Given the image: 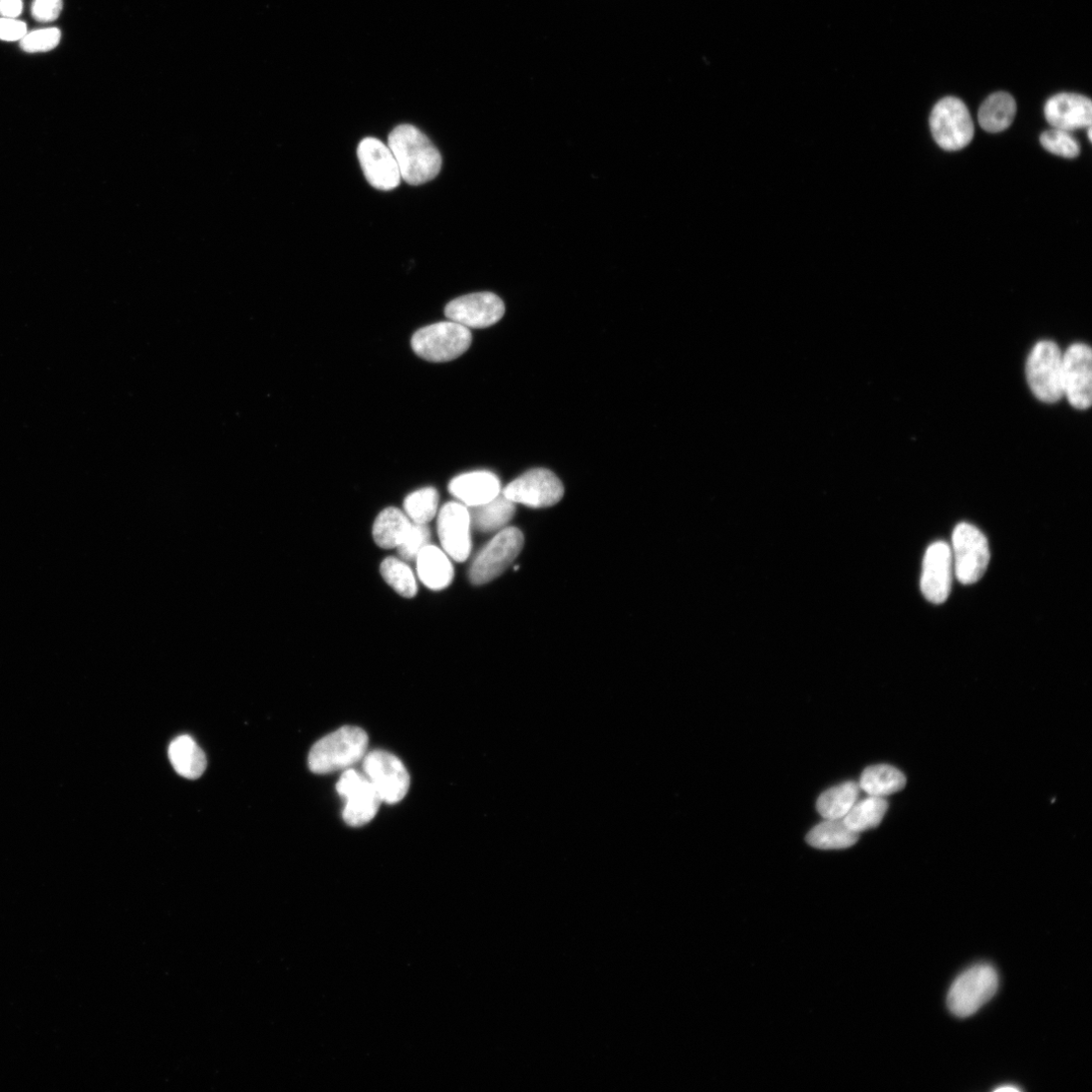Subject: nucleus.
I'll return each mask as SVG.
<instances>
[{
  "label": "nucleus",
  "instance_id": "obj_1",
  "mask_svg": "<svg viewBox=\"0 0 1092 1092\" xmlns=\"http://www.w3.org/2000/svg\"><path fill=\"white\" fill-rule=\"evenodd\" d=\"M388 146L396 158L402 179L408 184L426 183L441 170L439 151L414 126L401 125L394 129L389 135Z\"/></svg>",
  "mask_w": 1092,
  "mask_h": 1092
},
{
  "label": "nucleus",
  "instance_id": "obj_2",
  "mask_svg": "<svg viewBox=\"0 0 1092 1092\" xmlns=\"http://www.w3.org/2000/svg\"><path fill=\"white\" fill-rule=\"evenodd\" d=\"M369 736L357 726H344L324 736L311 748L309 768L315 774H330L353 767L367 755Z\"/></svg>",
  "mask_w": 1092,
  "mask_h": 1092
},
{
  "label": "nucleus",
  "instance_id": "obj_3",
  "mask_svg": "<svg viewBox=\"0 0 1092 1092\" xmlns=\"http://www.w3.org/2000/svg\"><path fill=\"white\" fill-rule=\"evenodd\" d=\"M468 328L453 322H439L418 330L412 337L414 353L431 363H447L458 359L471 345Z\"/></svg>",
  "mask_w": 1092,
  "mask_h": 1092
},
{
  "label": "nucleus",
  "instance_id": "obj_4",
  "mask_svg": "<svg viewBox=\"0 0 1092 1092\" xmlns=\"http://www.w3.org/2000/svg\"><path fill=\"white\" fill-rule=\"evenodd\" d=\"M997 988L998 974L995 968L987 963L976 964L965 970L952 984L947 999L949 1009L956 1016H970L994 996Z\"/></svg>",
  "mask_w": 1092,
  "mask_h": 1092
},
{
  "label": "nucleus",
  "instance_id": "obj_5",
  "mask_svg": "<svg viewBox=\"0 0 1092 1092\" xmlns=\"http://www.w3.org/2000/svg\"><path fill=\"white\" fill-rule=\"evenodd\" d=\"M931 131L937 144L946 151H959L968 146L974 136V124L966 105L957 98L941 100L930 118Z\"/></svg>",
  "mask_w": 1092,
  "mask_h": 1092
},
{
  "label": "nucleus",
  "instance_id": "obj_6",
  "mask_svg": "<svg viewBox=\"0 0 1092 1092\" xmlns=\"http://www.w3.org/2000/svg\"><path fill=\"white\" fill-rule=\"evenodd\" d=\"M951 549L956 577L963 585L978 582L990 561L988 541L985 535L969 523L956 526Z\"/></svg>",
  "mask_w": 1092,
  "mask_h": 1092
},
{
  "label": "nucleus",
  "instance_id": "obj_7",
  "mask_svg": "<svg viewBox=\"0 0 1092 1092\" xmlns=\"http://www.w3.org/2000/svg\"><path fill=\"white\" fill-rule=\"evenodd\" d=\"M524 536L516 527H506L488 542L473 560L469 580L473 585L488 584L500 577L523 549Z\"/></svg>",
  "mask_w": 1092,
  "mask_h": 1092
},
{
  "label": "nucleus",
  "instance_id": "obj_8",
  "mask_svg": "<svg viewBox=\"0 0 1092 1092\" xmlns=\"http://www.w3.org/2000/svg\"><path fill=\"white\" fill-rule=\"evenodd\" d=\"M1027 378L1042 402L1056 403L1063 396V354L1052 341H1040L1027 362Z\"/></svg>",
  "mask_w": 1092,
  "mask_h": 1092
},
{
  "label": "nucleus",
  "instance_id": "obj_9",
  "mask_svg": "<svg viewBox=\"0 0 1092 1092\" xmlns=\"http://www.w3.org/2000/svg\"><path fill=\"white\" fill-rule=\"evenodd\" d=\"M502 494L514 504L540 509L558 504L564 497L565 488L553 471L535 468L517 477Z\"/></svg>",
  "mask_w": 1092,
  "mask_h": 1092
},
{
  "label": "nucleus",
  "instance_id": "obj_10",
  "mask_svg": "<svg viewBox=\"0 0 1092 1092\" xmlns=\"http://www.w3.org/2000/svg\"><path fill=\"white\" fill-rule=\"evenodd\" d=\"M338 794L346 800L345 822L362 827L373 821L382 799L370 779L356 770H347L336 785Z\"/></svg>",
  "mask_w": 1092,
  "mask_h": 1092
},
{
  "label": "nucleus",
  "instance_id": "obj_11",
  "mask_svg": "<svg viewBox=\"0 0 1092 1092\" xmlns=\"http://www.w3.org/2000/svg\"><path fill=\"white\" fill-rule=\"evenodd\" d=\"M364 771L375 786L382 801L400 802L410 788V775L404 764L386 750H373L364 758Z\"/></svg>",
  "mask_w": 1092,
  "mask_h": 1092
},
{
  "label": "nucleus",
  "instance_id": "obj_12",
  "mask_svg": "<svg viewBox=\"0 0 1092 1092\" xmlns=\"http://www.w3.org/2000/svg\"><path fill=\"white\" fill-rule=\"evenodd\" d=\"M445 316L466 328L483 329L498 323L505 314L503 301L493 293H474L447 304Z\"/></svg>",
  "mask_w": 1092,
  "mask_h": 1092
},
{
  "label": "nucleus",
  "instance_id": "obj_13",
  "mask_svg": "<svg viewBox=\"0 0 1092 1092\" xmlns=\"http://www.w3.org/2000/svg\"><path fill=\"white\" fill-rule=\"evenodd\" d=\"M1063 392L1070 405L1086 410L1092 401V354L1082 344L1071 346L1063 354Z\"/></svg>",
  "mask_w": 1092,
  "mask_h": 1092
},
{
  "label": "nucleus",
  "instance_id": "obj_14",
  "mask_svg": "<svg viewBox=\"0 0 1092 1092\" xmlns=\"http://www.w3.org/2000/svg\"><path fill=\"white\" fill-rule=\"evenodd\" d=\"M438 536L444 553L462 563L471 552V521L468 508L458 502L445 504L437 521Z\"/></svg>",
  "mask_w": 1092,
  "mask_h": 1092
},
{
  "label": "nucleus",
  "instance_id": "obj_15",
  "mask_svg": "<svg viewBox=\"0 0 1092 1092\" xmlns=\"http://www.w3.org/2000/svg\"><path fill=\"white\" fill-rule=\"evenodd\" d=\"M358 156L364 174L373 187L389 191L399 186L402 177L389 146L376 138H366L359 145Z\"/></svg>",
  "mask_w": 1092,
  "mask_h": 1092
},
{
  "label": "nucleus",
  "instance_id": "obj_16",
  "mask_svg": "<svg viewBox=\"0 0 1092 1092\" xmlns=\"http://www.w3.org/2000/svg\"><path fill=\"white\" fill-rule=\"evenodd\" d=\"M953 558L950 545L937 541L926 553L921 588L926 599L934 604L944 603L951 592Z\"/></svg>",
  "mask_w": 1092,
  "mask_h": 1092
},
{
  "label": "nucleus",
  "instance_id": "obj_17",
  "mask_svg": "<svg viewBox=\"0 0 1092 1092\" xmlns=\"http://www.w3.org/2000/svg\"><path fill=\"white\" fill-rule=\"evenodd\" d=\"M1045 117L1053 128L1068 132L1090 127L1092 103L1081 95L1059 94L1046 103Z\"/></svg>",
  "mask_w": 1092,
  "mask_h": 1092
},
{
  "label": "nucleus",
  "instance_id": "obj_18",
  "mask_svg": "<svg viewBox=\"0 0 1092 1092\" xmlns=\"http://www.w3.org/2000/svg\"><path fill=\"white\" fill-rule=\"evenodd\" d=\"M448 490L467 508L486 504L502 493L498 476L485 470L466 472L453 477Z\"/></svg>",
  "mask_w": 1092,
  "mask_h": 1092
},
{
  "label": "nucleus",
  "instance_id": "obj_19",
  "mask_svg": "<svg viewBox=\"0 0 1092 1092\" xmlns=\"http://www.w3.org/2000/svg\"><path fill=\"white\" fill-rule=\"evenodd\" d=\"M451 559L437 546L429 544L416 559L418 577L427 588L440 591L447 588L454 577Z\"/></svg>",
  "mask_w": 1092,
  "mask_h": 1092
},
{
  "label": "nucleus",
  "instance_id": "obj_20",
  "mask_svg": "<svg viewBox=\"0 0 1092 1092\" xmlns=\"http://www.w3.org/2000/svg\"><path fill=\"white\" fill-rule=\"evenodd\" d=\"M168 756L176 773L183 778L194 780L206 771V755L189 735L174 738L169 745Z\"/></svg>",
  "mask_w": 1092,
  "mask_h": 1092
},
{
  "label": "nucleus",
  "instance_id": "obj_21",
  "mask_svg": "<svg viewBox=\"0 0 1092 1092\" xmlns=\"http://www.w3.org/2000/svg\"><path fill=\"white\" fill-rule=\"evenodd\" d=\"M471 528L482 533L499 532L515 515V504L502 493L492 501L468 508Z\"/></svg>",
  "mask_w": 1092,
  "mask_h": 1092
},
{
  "label": "nucleus",
  "instance_id": "obj_22",
  "mask_svg": "<svg viewBox=\"0 0 1092 1092\" xmlns=\"http://www.w3.org/2000/svg\"><path fill=\"white\" fill-rule=\"evenodd\" d=\"M859 840V834L851 831L843 819H826L814 827L807 835L806 842L821 850H842L853 847Z\"/></svg>",
  "mask_w": 1092,
  "mask_h": 1092
},
{
  "label": "nucleus",
  "instance_id": "obj_23",
  "mask_svg": "<svg viewBox=\"0 0 1092 1092\" xmlns=\"http://www.w3.org/2000/svg\"><path fill=\"white\" fill-rule=\"evenodd\" d=\"M411 525V520L404 512L393 507L387 508L375 521L374 539L382 549H398Z\"/></svg>",
  "mask_w": 1092,
  "mask_h": 1092
},
{
  "label": "nucleus",
  "instance_id": "obj_24",
  "mask_svg": "<svg viewBox=\"0 0 1092 1092\" xmlns=\"http://www.w3.org/2000/svg\"><path fill=\"white\" fill-rule=\"evenodd\" d=\"M1016 114V103L1007 93L988 97L978 112L979 124L989 133H999L1010 127Z\"/></svg>",
  "mask_w": 1092,
  "mask_h": 1092
},
{
  "label": "nucleus",
  "instance_id": "obj_25",
  "mask_svg": "<svg viewBox=\"0 0 1092 1092\" xmlns=\"http://www.w3.org/2000/svg\"><path fill=\"white\" fill-rule=\"evenodd\" d=\"M907 785L905 774L891 765L867 768L860 779V789L869 796L885 797L902 791Z\"/></svg>",
  "mask_w": 1092,
  "mask_h": 1092
},
{
  "label": "nucleus",
  "instance_id": "obj_26",
  "mask_svg": "<svg viewBox=\"0 0 1092 1092\" xmlns=\"http://www.w3.org/2000/svg\"><path fill=\"white\" fill-rule=\"evenodd\" d=\"M860 786L855 782H846L833 787L818 797L816 808L826 819H843L860 795Z\"/></svg>",
  "mask_w": 1092,
  "mask_h": 1092
},
{
  "label": "nucleus",
  "instance_id": "obj_27",
  "mask_svg": "<svg viewBox=\"0 0 1092 1092\" xmlns=\"http://www.w3.org/2000/svg\"><path fill=\"white\" fill-rule=\"evenodd\" d=\"M887 809H889V803L884 797L869 796L857 801L843 818V822L851 831L860 834L877 828Z\"/></svg>",
  "mask_w": 1092,
  "mask_h": 1092
},
{
  "label": "nucleus",
  "instance_id": "obj_28",
  "mask_svg": "<svg viewBox=\"0 0 1092 1092\" xmlns=\"http://www.w3.org/2000/svg\"><path fill=\"white\" fill-rule=\"evenodd\" d=\"M384 580L399 595L414 598L418 592L415 575L406 562L397 558H387L381 565Z\"/></svg>",
  "mask_w": 1092,
  "mask_h": 1092
},
{
  "label": "nucleus",
  "instance_id": "obj_29",
  "mask_svg": "<svg viewBox=\"0 0 1092 1092\" xmlns=\"http://www.w3.org/2000/svg\"><path fill=\"white\" fill-rule=\"evenodd\" d=\"M439 494L428 487L410 494L404 502L405 514L413 523L428 524L437 514Z\"/></svg>",
  "mask_w": 1092,
  "mask_h": 1092
},
{
  "label": "nucleus",
  "instance_id": "obj_30",
  "mask_svg": "<svg viewBox=\"0 0 1092 1092\" xmlns=\"http://www.w3.org/2000/svg\"><path fill=\"white\" fill-rule=\"evenodd\" d=\"M431 532L427 524L413 523L399 546L398 553L404 562H415L419 554L430 544Z\"/></svg>",
  "mask_w": 1092,
  "mask_h": 1092
},
{
  "label": "nucleus",
  "instance_id": "obj_31",
  "mask_svg": "<svg viewBox=\"0 0 1092 1092\" xmlns=\"http://www.w3.org/2000/svg\"><path fill=\"white\" fill-rule=\"evenodd\" d=\"M1040 142L1050 153L1064 157L1076 158L1080 154L1079 143L1068 132L1060 129H1052L1041 135Z\"/></svg>",
  "mask_w": 1092,
  "mask_h": 1092
},
{
  "label": "nucleus",
  "instance_id": "obj_32",
  "mask_svg": "<svg viewBox=\"0 0 1092 1092\" xmlns=\"http://www.w3.org/2000/svg\"><path fill=\"white\" fill-rule=\"evenodd\" d=\"M60 40L59 29L47 28L27 33L21 40L20 46L27 53L48 52L56 48Z\"/></svg>",
  "mask_w": 1092,
  "mask_h": 1092
},
{
  "label": "nucleus",
  "instance_id": "obj_33",
  "mask_svg": "<svg viewBox=\"0 0 1092 1092\" xmlns=\"http://www.w3.org/2000/svg\"><path fill=\"white\" fill-rule=\"evenodd\" d=\"M63 9V0H34L32 15L40 23H50L58 19Z\"/></svg>",
  "mask_w": 1092,
  "mask_h": 1092
},
{
  "label": "nucleus",
  "instance_id": "obj_34",
  "mask_svg": "<svg viewBox=\"0 0 1092 1092\" xmlns=\"http://www.w3.org/2000/svg\"><path fill=\"white\" fill-rule=\"evenodd\" d=\"M27 33V25L24 22L12 18H0V40L21 41Z\"/></svg>",
  "mask_w": 1092,
  "mask_h": 1092
},
{
  "label": "nucleus",
  "instance_id": "obj_35",
  "mask_svg": "<svg viewBox=\"0 0 1092 1092\" xmlns=\"http://www.w3.org/2000/svg\"><path fill=\"white\" fill-rule=\"evenodd\" d=\"M23 12L22 0H0V16L17 19Z\"/></svg>",
  "mask_w": 1092,
  "mask_h": 1092
},
{
  "label": "nucleus",
  "instance_id": "obj_36",
  "mask_svg": "<svg viewBox=\"0 0 1092 1092\" xmlns=\"http://www.w3.org/2000/svg\"><path fill=\"white\" fill-rule=\"evenodd\" d=\"M1020 1090L1021 1089L1019 1087L1015 1086V1085H1004V1086H999L996 1089H994V1091H998V1092H1006V1091L1015 1092V1091H1020Z\"/></svg>",
  "mask_w": 1092,
  "mask_h": 1092
},
{
  "label": "nucleus",
  "instance_id": "obj_37",
  "mask_svg": "<svg viewBox=\"0 0 1092 1092\" xmlns=\"http://www.w3.org/2000/svg\"><path fill=\"white\" fill-rule=\"evenodd\" d=\"M1091 132H1092V129H1091V127H1088V131H1087V133H1088V139H1089V141H1090V142H1091V140H1092V135H1091Z\"/></svg>",
  "mask_w": 1092,
  "mask_h": 1092
}]
</instances>
